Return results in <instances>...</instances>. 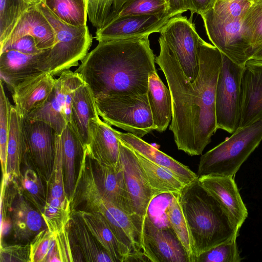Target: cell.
Segmentation results:
<instances>
[{
    "label": "cell",
    "instance_id": "6da1fadb",
    "mask_svg": "<svg viewBox=\"0 0 262 262\" xmlns=\"http://www.w3.org/2000/svg\"><path fill=\"white\" fill-rule=\"evenodd\" d=\"M156 62L170 91L172 116L169 130L179 150L189 156L202 154L216 132L215 93L222 53L202 39L199 45V70L191 82L176 56L160 36Z\"/></svg>",
    "mask_w": 262,
    "mask_h": 262
},
{
    "label": "cell",
    "instance_id": "7a4b0ae2",
    "mask_svg": "<svg viewBox=\"0 0 262 262\" xmlns=\"http://www.w3.org/2000/svg\"><path fill=\"white\" fill-rule=\"evenodd\" d=\"M148 36L99 41L75 71L100 95H141L148 90L149 74L156 71Z\"/></svg>",
    "mask_w": 262,
    "mask_h": 262
},
{
    "label": "cell",
    "instance_id": "3957f363",
    "mask_svg": "<svg viewBox=\"0 0 262 262\" xmlns=\"http://www.w3.org/2000/svg\"><path fill=\"white\" fill-rule=\"evenodd\" d=\"M178 198L190 232L196 258L211 248L238 236L239 230L218 201L201 184L198 178L185 185L178 193Z\"/></svg>",
    "mask_w": 262,
    "mask_h": 262
},
{
    "label": "cell",
    "instance_id": "277c9868",
    "mask_svg": "<svg viewBox=\"0 0 262 262\" xmlns=\"http://www.w3.org/2000/svg\"><path fill=\"white\" fill-rule=\"evenodd\" d=\"M261 140V120L237 128L230 137L202 155L198 177H234Z\"/></svg>",
    "mask_w": 262,
    "mask_h": 262
},
{
    "label": "cell",
    "instance_id": "5b68a950",
    "mask_svg": "<svg viewBox=\"0 0 262 262\" xmlns=\"http://www.w3.org/2000/svg\"><path fill=\"white\" fill-rule=\"evenodd\" d=\"M37 7L53 27L55 41L49 49L46 65L48 72L53 76L72 67L77 66L88 53L93 40L87 25L73 26L57 18L40 1Z\"/></svg>",
    "mask_w": 262,
    "mask_h": 262
},
{
    "label": "cell",
    "instance_id": "8992f818",
    "mask_svg": "<svg viewBox=\"0 0 262 262\" xmlns=\"http://www.w3.org/2000/svg\"><path fill=\"white\" fill-rule=\"evenodd\" d=\"M95 98L98 115L110 125L139 138L155 130L147 93Z\"/></svg>",
    "mask_w": 262,
    "mask_h": 262
},
{
    "label": "cell",
    "instance_id": "52a82bcc",
    "mask_svg": "<svg viewBox=\"0 0 262 262\" xmlns=\"http://www.w3.org/2000/svg\"><path fill=\"white\" fill-rule=\"evenodd\" d=\"M244 66L235 63L222 53L215 93L216 128L231 134L238 128L240 122Z\"/></svg>",
    "mask_w": 262,
    "mask_h": 262
},
{
    "label": "cell",
    "instance_id": "ba28073f",
    "mask_svg": "<svg viewBox=\"0 0 262 262\" xmlns=\"http://www.w3.org/2000/svg\"><path fill=\"white\" fill-rule=\"evenodd\" d=\"M160 33L187 78L193 82L199 73L201 37L192 19L182 14L176 15L170 18Z\"/></svg>",
    "mask_w": 262,
    "mask_h": 262
},
{
    "label": "cell",
    "instance_id": "9c48e42d",
    "mask_svg": "<svg viewBox=\"0 0 262 262\" xmlns=\"http://www.w3.org/2000/svg\"><path fill=\"white\" fill-rule=\"evenodd\" d=\"M141 250L148 261L189 262L185 249L170 227H160L148 213L136 215Z\"/></svg>",
    "mask_w": 262,
    "mask_h": 262
},
{
    "label": "cell",
    "instance_id": "30bf717a",
    "mask_svg": "<svg viewBox=\"0 0 262 262\" xmlns=\"http://www.w3.org/2000/svg\"><path fill=\"white\" fill-rule=\"evenodd\" d=\"M84 83L75 71H63L56 79L53 91L47 101L27 118L44 121L54 128L56 134H60L70 122L74 91Z\"/></svg>",
    "mask_w": 262,
    "mask_h": 262
},
{
    "label": "cell",
    "instance_id": "8fae6325",
    "mask_svg": "<svg viewBox=\"0 0 262 262\" xmlns=\"http://www.w3.org/2000/svg\"><path fill=\"white\" fill-rule=\"evenodd\" d=\"M210 9L201 16L208 38L213 46L232 61L245 66L254 52L244 37L242 20H228L216 15Z\"/></svg>",
    "mask_w": 262,
    "mask_h": 262
},
{
    "label": "cell",
    "instance_id": "7c38bea8",
    "mask_svg": "<svg viewBox=\"0 0 262 262\" xmlns=\"http://www.w3.org/2000/svg\"><path fill=\"white\" fill-rule=\"evenodd\" d=\"M17 180H9L11 187L8 191L7 182L2 180L1 206L10 208L12 229L15 239L29 243L42 230L44 221L41 213L24 195Z\"/></svg>",
    "mask_w": 262,
    "mask_h": 262
},
{
    "label": "cell",
    "instance_id": "4fadbf2b",
    "mask_svg": "<svg viewBox=\"0 0 262 262\" xmlns=\"http://www.w3.org/2000/svg\"><path fill=\"white\" fill-rule=\"evenodd\" d=\"M23 129L29 160L47 183L54 165L56 132L47 123L29 118H23Z\"/></svg>",
    "mask_w": 262,
    "mask_h": 262
},
{
    "label": "cell",
    "instance_id": "5bb4252c",
    "mask_svg": "<svg viewBox=\"0 0 262 262\" xmlns=\"http://www.w3.org/2000/svg\"><path fill=\"white\" fill-rule=\"evenodd\" d=\"M119 141L120 160L134 214L142 217L155 197L134 150Z\"/></svg>",
    "mask_w": 262,
    "mask_h": 262
},
{
    "label": "cell",
    "instance_id": "9a60e30c",
    "mask_svg": "<svg viewBox=\"0 0 262 262\" xmlns=\"http://www.w3.org/2000/svg\"><path fill=\"white\" fill-rule=\"evenodd\" d=\"M171 17L164 15H127L117 17L104 28L96 30L99 41L128 39L149 36L160 32Z\"/></svg>",
    "mask_w": 262,
    "mask_h": 262
},
{
    "label": "cell",
    "instance_id": "2e32d148",
    "mask_svg": "<svg viewBox=\"0 0 262 262\" xmlns=\"http://www.w3.org/2000/svg\"><path fill=\"white\" fill-rule=\"evenodd\" d=\"M49 49L36 54H26L8 50L0 53L1 80L11 92L25 79L34 75L48 72L46 65Z\"/></svg>",
    "mask_w": 262,
    "mask_h": 262
},
{
    "label": "cell",
    "instance_id": "e0dca14e",
    "mask_svg": "<svg viewBox=\"0 0 262 262\" xmlns=\"http://www.w3.org/2000/svg\"><path fill=\"white\" fill-rule=\"evenodd\" d=\"M201 184L226 210L235 227L239 230L248 212L234 177L207 175L198 177Z\"/></svg>",
    "mask_w": 262,
    "mask_h": 262
},
{
    "label": "cell",
    "instance_id": "ac0fdd59",
    "mask_svg": "<svg viewBox=\"0 0 262 262\" xmlns=\"http://www.w3.org/2000/svg\"><path fill=\"white\" fill-rule=\"evenodd\" d=\"M260 120H262V60L250 59L245 63L242 75L238 128Z\"/></svg>",
    "mask_w": 262,
    "mask_h": 262
},
{
    "label": "cell",
    "instance_id": "d6986e66",
    "mask_svg": "<svg viewBox=\"0 0 262 262\" xmlns=\"http://www.w3.org/2000/svg\"><path fill=\"white\" fill-rule=\"evenodd\" d=\"M55 81L50 73L41 72L25 79L14 88V106L22 118H27L47 101Z\"/></svg>",
    "mask_w": 262,
    "mask_h": 262
},
{
    "label": "cell",
    "instance_id": "ffe728a7",
    "mask_svg": "<svg viewBox=\"0 0 262 262\" xmlns=\"http://www.w3.org/2000/svg\"><path fill=\"white\" fill-rule=\"evenodd\" d=\"M36 3L22 15L7 38L0 44V48L27 34L34 38L40 50H48L53 47L55 41V31L48 19L37 7Z\"/></svg>",
    "mask_w": 262,
    "mask_h": 262
},
{
    "label": "cell",
    "instance_id": "44dd1931",
    "mask_svg": "<svg viewBox=\"0 0 262 262\" xmlns=\"http://www.w3.org/2000/svg\"><path fill=\"white\" fill-rule=\"evenodd\" d=\"M99 116L90 121L89 140L85 148L92 158L107 165L118 166L120 141L111 125Z\"/></svg>",
    "mask_w": 262,
    "mask_h": 262
},
{
    "label": "cell",
    "instance_id": "7402d4cb",
    "mask_svg": "<svg viewBox=\"0 0 262 262\" xmlns=\"http://www.w3.org/2000/svg\"><path fill=\"white\" fill-rule=\"evenodd\" d=\"M90 158L96 177L106 198L116 206L134 215L120 160L118 166H111Z\"/></svg>",
    "mask_w": 262,
    "mask_h": 262
},
{
    "label": "cell",
    "instance_id": "603a6c76",
    "mask_svg": "<svg viewBox=\"0 0 262 262\" xmlns=\"http://www.w3.org/2000/svg\"><path fill=\"white\" fill-rule=\"evenodd\" d=\"M117 138L124 143L150 161L163 166L186 185L198 178L188 166L163 152L151 144L129 133H122L114 129Z\"/></svg>",
    "mask_w": 262,
    "mask_h": 262
},
{
    "label": "cell",
    "instance_id": "cb8c5ba5",
    "mask_svg": "<svg viewBox=\"0 0 262 262\" xmlns=\"http://www.w3.org/2000/svg\"><path fill=\"white\" fill-rule=\"evenodd\" d=\"M72 212L80 216L92 234L115 262H126L132 251L118 239L102 215L81 210Z\"/></svg>",
    "mask_w": 262,
    "mask_h": 262
},
{
    "label": "cell",
    "instance_id": "d4e9b609",
    "mask_svg": "<svg viewBox=\"0 0 262 262\" xmlns=\"http://www.w3.org/2000/svg\"><path fill=\"white\" fill-rule=\"evenodd\" d=\"M98 116L95 97L89 86L84 82L75 90L73 95L69 124L85 147L89 140L90 121Z\"/></svg>",
    "mask_w": 262,
    "mask_h": 262
},
{
    "label": "cell",
    "instance_id": "484cf974",
    "mask_svg": "<svg viewBox=\"0 0 262 262\" xmlns=\"http://www.w3.org/2000/svg\"><path fill=\"white\" fill-rule=\"evenodd\" d=\"M55 143L61 151L64 190L71 201L76 180V162L83 156L85 147L69 123L60 134H55Z\"/></svg>",
    "mask_w": 262,
    "mask_h": 262
},
{
    "label": "cell",
    "instance_id": "4316f807",
    "mask_svg": "<svg viewBox=\"0 0 262 262\" xmlns=\"http://www.w3.org/2000/svg\"><path fill=\"white\" fill-rule=\"evenodd\" d=\"M155 130H166L172 119V101L169 88L159 77L156 71L149 74L147 92Z\"/></svg>",
    "mask_w": 262,
    "mask_h": 262
},
{
    "label": "cell",
    "instance_id": "83f0119b",
    "mask_svg": "<svg viewBox=\"0 0 262 262\" xmlns=\"http://www.w3.org/2000/svg\"><path fill=\"white\" fill-rule=\"evenodd\" d=\"M27 153L23 129V118L14 105L10 108V129L7 147L6 176L8 181L19 179L21 174V165Z\"/></svg>",
    "mask_w": 262,
    "mask_h": 262
},
{
    "label": "cell",
    "instance_id": "f1b7e54d",
    "mask_svg": "<svg viewBox=\"0 0 262 262\" xmlns=\"http://www.w3.org/2000/svg\"><path fill=\"white\" fill-rule=\"evenodd\" d=\"M70 234L78 246L86 261L115 262L89 231L82 220L71 212L68 224Z\"/></svg>",
    "mask_w": 262,
    "mask_h": 262
},
{
    "label": "cell",
    "instance_id": "f546056e",
    "mask_svg": "<svg viewBox=\"0 0 262 262\" xmlns=\"http://www.w3.org/2000/svg\"><path fill=\"white\" fill-rule=\"evenodd\" d=\"M134 151L155 198L162 194H178L185 185L178 177L167 168Z\"/></svg>",
    "mask_w": 262,
    "mask_h": 262
},
{
    "label": "cell",
    "instance_id": "4dcf8cb0",
    "mask_svg": "<svg viewBox=\"0 0 262 262\" xmlns=\"http://www.w3.org/2000/svg\"><path fill=\"white\" fill-rule=\"evenodd\" d=\"M170 195L171 197L165 209V214L170 227L185 249L189 262H195L196 257L191 236L178 200V194Z\"/></svg>",
    "mask_w": 262,
    "mask_h": 262
},
{
    "label": "cell",
    "instance_id": "1f68e13d",
    "mask_svg": "<svg viewBox=\"0 0 262 262\" xmlns=\"http://www.w3.org/2000/svg\"><path fill=\"white\" fill-rule=\"evenodd\" d=\"M60 20L73 26L86 25L85 0H40Z\"/></svg>",
    "mask_w": 262,
    "mask_h": 262
},
{
    "label": "cell",
    "instance_id": "d6a6232c",
    "mask_svg": "<svg viewBox=\"0 0 262 262\" xmlns=\"http://www.w3.org/2000/svg\"><path fill=\"white\" fill-rule=\"evenodd\" d=\"M88 16L93 26L101 29L118 16L127 0H85Z\"/></svg>",
    "mask_w": 262,
    "mask_h": 262
},
{
    "label": "cell",
    "instance_id": "836d02e7",
    "mask_svg": "<svg viewBox=\"0 0 262 262\" xmlns=\"http://www.w3.org/2000/svg\"><path fill=\"white\" fill-rule=\"evenodd\" d=\"M71 201L47 198L45 207L41 213L47 229L56 233L64 228L71 217Z\"/></svg>",
    "mask_w": 262,
    "mask_h": 262
},
{
    "label": "cell",
    "instance_id": "e575fe53",
    "mask_svg": "<svg viewBox=\"0 0 262 262\" xmlns=\"http://www.w3.org/2000/svg\"><path fill=\"white\" fill-rule=\"evenodd\" d=\"M18 179L25 197L41 213L47 203V192L41 177L34 168L27 167Z\"/></svg>",
    "mask_w": 262,
    "mask_h": 262
},
{
    "label": "cell",
    "instance_id": "d590c367",
    "mask_svg": "<svg viewBox=\"0 0 262 262\" xmlns=\"http://www.w3.org/2000/svg\"><path fill=\"white\" fill-rule=\"evenodd\" d=\"M34 2L0 0V44L7 38L22 15Z\"/></svg>",
    "mask_w": 262,
    "mask_h": 262
},
{
    "label": "cell",
    "instance_id": "8d00e7d4",
    "mask_svg": "<svg viewBox=\"0 0 262 262\" xmlns=\"http://www.w3.org/2000/svg\"><path fill=\"white\" fill-rule=\"evenodd\" d=\"M241 29L254 54L262 44V2H254L242 20Z\"/></svg>",
    "mask_w": 262,
    "mask_h": 262
},
{
    "label": "cell",
    "instance_id": "74e56055",
    "mask_svg": "<svg viewBox=\"0 0 262 262\" xmlns=\"http://www.w3.org/2000/svg\"><path fill=\"white\" fill-rule=\"evenodd\" d=\"M55 235L46 228L34 236L30 242L31 262H52L55 248Z\"/></svg>",
    "mask_w": 262,
    "mask_h": 262
},
{
    "label": "cell",
    "instance_id": "f35d334b",
    "mask_svg": "<svg viewBox=\"0 0 262 262\" xmlns=\"http://www.w3.org/2000/svg\"><path fill=\"white\" fill-rule=\"evenodd\" d=\"M237 237L215 246L196 257L195 262H240Z\"/></svg>",
    "mask_w": 262,
    "mask_h": 262
},
{
    "label": "cell",
    "instance_id": "ab89813d",
    "mask_svg": "<svg viewBox=\"0 0 262 262\" xmlns=\"http://www.w3.org/2000/svg\"><path fill=\"white\" fill-rule=\"evenodd\" d=\"M166 14L169 15L165 0H127L117 17L127 15Z\"/></svg>",
    "mask_w": 262,
    "mask_h": 262
},
{
    "label": "cell",
    "instance_id": "60d3db41",
    "mask_svg": "<svg viewBox=\"0 0 262 262\" xmlns=\"http://www.w3.org/2000/svg\"><path fill=\"white\" fill-rule=\"evenodd\" d=\"M11 103L0 81V158L3 177L6 176L7 147L10 129Z\"/></svg>",
    "mask_w": 262,
    "mask_h": 262
},
{
    "label": "cell",
    "instance_id": "b9f144b4",
    "mask_svg": "<svg viewBox=\"0 0 262 262\" xmlns=\"http://www.w3.org/2000/svg\"><path fill=\"white\" fill-rule=\"evenodd\" d=\"M253 3L252 0H216L212 9L223 19L242 20Z\"/></svg>",
    "mask_w": 262,
    "mask_h": 262
},
{
    "label": "cell",
    "instance_id": "7bdbcfd3",
    "mask_svg": "<svg viewBox=\"0 0 262 262\" xmlns=\"http://www.w3.org/2000/svg\"><path fill=\"white\" fill-rule=\"evenodd\" d=\"M0 250V262H31L30 242L25 244L1 245Z\"/></svg>",
    "mask_w": 262,
    "mask_h": 262
},
{
    "label": "cell",
    "instance_id": "ee69618b",
    "mask_svg": "<svg viewBox=\"0 0 262 262\" xmlns=\"http://www.w3.org/2000/svg\"><path fill=\"white\" fill-rule=\"evenodd\" d=\"M8 50H16L26 54H36L44 51L37 48L34 38L29 34L24 35L0 48V53Z\"/></svg>",
    "mask_w": 262,
    "mask_h": 262
},
{
    "label": "cell",
    "instance_id": "f6af8a7d",
    "mask_svg": "<svg viewBox=\"0 0 262 262\" xmlns=\"http://www.w3.org/2000/svg\"><path fill=\"white\" fill-rule=\"evenodd\" d=\"M191 13L190 19L194 13L200 15L213 8L216 0H186Z\"/></svg>",
    "mask_w": 262,
    "mask_h": 262
},
{
    "label": "cell",
    "instance_id": "bcb514c9",
    "mask_svg": "<svg viewBox=\"0 0 262 262\" xmlns=\"http://www.w3.org/2000/svg\"><path fill=\"white\" fill-rule=\"evenodd\" d=\"M168 7V13L174 17L189 10L186 0H165Z\"/></svg>",
    "mask_w": 262,
    "mask_h": 262
},
{
    "label": "cell",
    "instance_id": "7dc6e473",
    "mask_svg": "<svg viewBox=\"0 0 262 262\" xmlns=\"http://www.w3.org/2000/svg\"><path fill=\"white\" fill-rule=\"evenodd\" d=\"M251 59L262 60V44L253 55Z\"/></svg>",
    "mask_w": 262,
    "mask_h": 262
},
{
    "label": "cell",
    "instance_id": "c3c4849f",
    "mask_svg": "<svg viewBox=\"0 0 262 262\" xmlns=\"http://www.w3.org/2000/svg\"><path fill=\"white\" fill-rule=\"evenodd\" d=\"M254 2H262V0H254Z\"/></svg>",
    "mask_w": 262,
    "mask_h": 262
},
{
    "label": "cell",
    "instance_id": "681fc988",
    "mask_svg": "<svg viewBox=\"0 0 262 262\" xmlns=\"http://www.w3.org/2000/svg\"><path fill=\"white\" fill-rule=\"evenodd\" d=\"M28 1L34 2H38L40 1V0H28Z\"/></svg>",
    "mask_w": 262,
    "mask_h": 262
},
{
    "label": "cell",
    "instance_id": "f907efd6",
    "mask_svg": "<svg viewBox=\"0 0 262 262\" xmlns=\"http://www.w3.org/2000/svg\"><path fill=\"white\" fill-rule=\"evenodd\" d=\"M252 1H253L254 0H252Z\"/></svg>",
    "mask_w": 262,
    "mask_h": 262
}]
</instances>
